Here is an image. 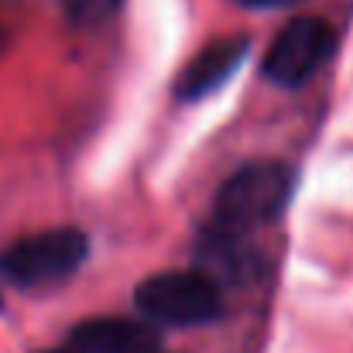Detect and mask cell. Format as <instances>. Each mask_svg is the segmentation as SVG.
I'll list each match as a JSON object with an SVG mask.
<instances>
[{
    "mask_svg": "<svg viewBox=\"0 0 353 353\" xmlns=\"http://www.w3.org/2000/svg\"><path fill=\"white\" fill-rule=\"evenodd\" d=\"M158 353H161V350H158Z\"/></svg>",
    "mask_w": 353,
    "mask_h": 353,
    "instance_id": "cell-12",
    "label": "cell"
},
{
    "mask_svg": "<svg viewBox=\"0 0 353 353\" xmlns=\"http://www.w3.org/2000/svg\"><path fill=\"white\" fill-rule=\"evenodd\" d=\"M295 175L285 161H250L236 168L220 185L213 203V227L254 234L257 227L278 220L292 199Z\"/></svg>",
    "mask_w": 353,
    "mask_h": 353,
    "instance_id": "cell-1",
    "label": "cell"
},
{
    "mask_svg": "<svg viewBox=\"0 0 353 353\" xmlns=\"http://www.w3.org/2000/svg\"><path fill=\"white\" fill-rule=\"evenodd\" d=\"M247 52H250V38L247 34H227V38L210 41L185 65V72L175 79V97L185 100V103H196V100L216 93L236 69L243 65Z\"/></svg>",
    "mask_w": 353,
    "mask_h": 353,
    "instance_id": "cell-6",
    "label": "cell"
},
{
    "mask_svg": "<svg viewBox=\"0 0 353 353\" xmlns=\"http://www.w3.org/2000/svg\"><path fill=\"white\" fill-rule=\"evenodd\" d=\"M90 257V236L79 227L28 234L0 250V278L14 288H52L72 278Z\"/></svg>",
    "mask_w": 353,
    "mask_h": 353,
    "instance_id": "cell-2",
    "label": "cell"
},
{
    "mask_svg": "<svg viewBox=\"0 0 353 353\" xmlns=\"http://www.w3.org/2000/svg\"><path fill=\"white\" fill-rule=\"evenodd\" d=\"M196 271L210 281L223 285H247L261 271V257L247 234H234L223 227H206L196 247Z\"/></svg>",
    "mask_w": 353,
    "mask_h": 353,
    "instance_id": "cell-5",
    "label": "cell"
},
{
    "mask_svg": "<svg viewBox=\"0 0 353 353\" xmlns=\"http://www.w3.org/2000/svg\"><path fill=\"white\" fill-rule=\"evenodd\" d=\"M243 7H254V10H264V7H288V3H299V0H240Z\"/></svg>",
    "mask_w": 353,
    "mask_h": 353,
    "instance_id": "cell-9",
    "label": "cell"
},
{
    "mask_svg": "<svg viewBox=\"0 0 353 353\" xmlns=\"http://www.w3.org/2000/svg\"><path fill=\"white\" fill-rule=\"evenodd\" d=\"M123 7V0H62V10L79 28H100L114 21Z\"/></svg>",
    "mask_w": 353,
    "mask_h": 353,
    "instance_id": "cell-8",
    "label": "cell"
},
{
    "mask_svg": "<svg viewBox=\"0 0 353 353\" xmlns=\"http://www.w3.org/2000/svg\"><path fill=\"white\" fill-rule=\"evenodd\" d=\"M336 52V31L326 17H292L271 41V48L264 52L261 72L268 83L281 86V90H299L305 86Z\"/></svg>",
    "mask_w": 353,
    "mask_h": 353,
    "instance_id": "cell-4",
    "label": "cell"
},
{
    "mask_svg": "<svg viewBox=\"0 0 353 353\" xmlns=\"http://www.w3.org/2000/svg\"><path fill=\"white\" fill-rule=\"evenodd\" d=\"M0 41H3V28H0Z\"/></svg>",
    "mask_w": 353,
    "mask_h": 353,
    "instance_id": "cell-11",
    "label": "cell"
},
{
    "mask_svg": "<svg viewBox=\"0 0 353 353\" xmlns=\"http://www.w3.org/2000/svg\"><path fill=\"white\" fill-rule=\"evenodd\" d=\"M134 305L148 326H206L227 309L223 288L199 271H161L137 285Z\"/></svg>",
    "mask_w": 353,
    "mask_h": 353,
    "instance_id": "cell-3",
    "label": "cell"
},
{
    "mask_svg": "<svg viewBox=\"0 0 353 353\" xmlns=\"http://www.w3.org/2000/svg\"><path fill=\"white\" fill-rule=\"evenodd\" d=\"M41 353H72L69 347H59V350H41Z\"/></svg>",
    "mask_w": 353,
    "mask_h": 353,
    "instance_id": "cell-10",
    "label": "cell"
},
{
    "mask_svg": "<svg viewBox=\"0 0 353 353\" xmlns=\"http://www.w3.org/2000/svg\"><path fill=\"white\" fill-rule=\"evenodd\" d=\"M72 353H158V330L123 316H97L69 330Z\"/></svg>",
    "mask_w": 353,
    "mask_h": 353,
    "instance_id": "cell-7",
    "label": "cell"
}]
</instances>
